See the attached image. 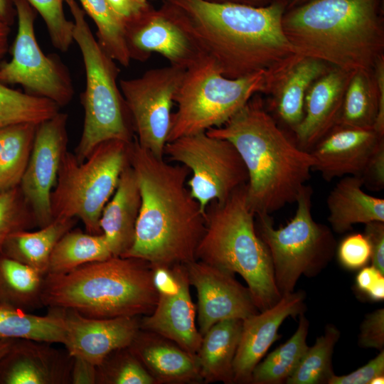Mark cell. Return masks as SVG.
<instances>
[{
	"instance_id": "cell-9",
	"label": "cell",
	"mask_w": 384,
	"mask_h": 384,
	"mask_svg": "<svg viewBox=\"0 0 384 384\" xmlns=\"http://www.w3.org/2000/svg\"><path fill=\"white\" fill-rule=\"evenodd\" d=\"M131 142L105 141L83 162L66 150L50 195L53 220L78 218L87 233L101 234L100 216L129 163Z\"/></svg>"
},
{
	"instance_id": "cell-8",
	"label": "cell",
	"mask_w": 384,
	"mask_h": 384,
	"mask_svg": "<svg viewBox=\"0 0 384 384\" xmlns=\"http://www.w3.org/2000/svg\"><path fill=\"white\" fill-rule=\"evenodd\" d=\"M277 82L265 73L240 78L225 77L215 63L203 55L185 70L174 95L168 142L206 132L224 124L256 94H272Z\"/></svg>"
},
{
	"instance_id": "cell-15",
	"label": "cell",
	"mask_w": 384,
	"mask_h": 384,
	"mask_svg": "<svg viewBox=\"0 0 384 384\" xmlns=\"http://www.w3.org/2000/svg\"><path fill=\"white\" fill-rule=\"evenodd\" d=\"M68 116L57 113L38 125L31 154L20 186L23 197L40 228L53 221L50 195L66 151Z\"/></svg>"
},
{
	"instance_id": "cell-41",
	"label": "cell",
	"mask_w": 384,
	"mask_h": 384,
	"mask_svg": "<svg viewBox=\"0 0 384 384\" xmlns=\"http://www.w3.org/2000/svg\"><path fill=\"white\" fill-rule=\"evenodd\" d=\"M341 264L350 270L364 267L370 260L371 249L364 234L355 233L346 237L337 250Z\"/></svg>"
},
{
	"instance_id": "cell-27",
	"label": "cell",
	"mask_w": 384,
	"mask_h": 384,
	"mask_svg": "<svg viewBox=\"0 0 384 384\" xmlns=\"http://www.w3.org/2000/svg\"><path fill=\"white\" fill-rule=\"evenodd\" d=\"M330 67L323 61L302 57L286 73L272 93L277 115L293 131L303 119L308 90Z\"/></svg>"
},
{
	"instance_id": "cell-46",
	"label": "cell",
	"mask_w": 384,
	"mask_h": 384,
	"mask_svg": "<svg viewBox=\"0 0 384 384\" xmlns=\"http://www.w3.org/2000/svg\"><path fill=\"white\" fill-rule=\"evenodd\" d=\"M365 225L364 235L371 249V265L384 274V222L373 221Z\"/></svg>"
},
{
	"instance_id": "cell-28",
	"label": "cell",
	"mask_w": 384,
	"mask_h": 384,
	"mask_svg": "<svg viewBox=\"0 0 384 384\" xmlns=\"http://www.w3.org/2000/svg\"><path fill=\"white\" fill-rule=\"evenodd\" d=\"M75 218L53 219L35 232L26 230L12 233L2 250L6 256L16 260L46 275L51 252L60 238L71 230Z\"/></svg>"
},
{
	"instance_id": "cell-52",
	"label": "cell",
	"mask_w": 384,
	"mask_h": 384,
	"mask_svg": "<svg viewBox=\"0 0 384 384\" xmlns=\"http://www.w3.org/2000/svg\"><path fill=\"white\" fill-rule=\"evenodd\" d=\"M10 26L0 22V63L8 50Z\"/></svg>"
},
{
	"instance_id": "cell-17",
	"label": "cell",
	"mask_w": 384,
	"mask_h": 384,
	"mask_svg": "<svg viewBox=\"0 0 384 384\" xmlns=\"http://www.w3.org/2000/svg\"><path fill=\"white\" fill-rule=\"evenodd\" d=\"M126 43L131 60L146 61L156 53L171 65L185 70L203 56L163 5L158 9L153 7L137 23L126 28Z\"/></svg>"
},
{
	"instance_id": "cell-44",
	"label": "cell",
	"mask_w": 384,
	"mask_h": 384,
	"mask_svg": "<svg viewBox=\"0 0 384 384\" xmlns=\"http://www.w3.org/2000/svg\"><path fill=\"white\" fill-rule=\"evenodd\" d=\"M363 185L372 191L384 188V141L375 150L360 176Z\"/></svg>"
},
{
	"instance_id": "cell-32",
	"label": "cell",
	"mask_w": 384,
	"mask_h": 384,
	"mask_svg": "<svg viewBox=\"0 0 384 384\" xmlns=\"http://www.w3.org/2000/svg\"><path fill=\"white\" fill-rule=\"evenodd\" d=\"M105 236L70 230L55 244L47 273L61 274L82 265L112 257Z\"/></svg>"
},
{
	"instance_id": "cell-48",
	"label": "cell",
	"mask_w": 384,
	"mask_h": 384,
	"mask_svg": "<svg viewBox=\"0 0 384 384\" xmlns=\"http://www.w3.org/2000/svg\"><path fill=\"white\" fill-rule=\"evenodd\" d=\"M374 76L378 93V111L373 129L384 135V57L377 63Z\"/></svg>"
},
{
	"instance_id": "cell-24",
	"label": "cell",
	"mask_w": 384,
	"mask_h": 384,
	"mask_svg": "<svg viewBox=\"0 0 384 384\" xmlns=\"http://www.w3.org/2000/svg\"><path fill=\"white\" fill-rule=\"evenodd\" d=\"M141 205L135 173L129 163L124 168L114 195L104 207L100 227L112 256L122 257L132 247Z\"/></svg>"
},
{
	"instance_id": "cell-23",
	"label": "cell",
	"mask_w": 384,
	"mask_h": 384,
	"mask_svg": "<svg viewBox=\"0 0 384 384\" xmlns=\"http://www.w3.org/2000/svg\"><path fill=\"white\" fill-rule=\"evenodd\" d=\"M140 329L129 348L156 383H191L202 380L196 356L163 339L161 336Z\"/></svg>"
},
{
	"instance_id": "cell-5",
	"label": "cell",
	"mask_w": 384,
	"mask_h": 384,
	"mask_svg": "<svg viewBox=\"0 0 384 384\" xmlns=\"http://www.w3.org/2000/svg\"><path fill=\"white\" fill-rule=\"evenodd\" d=\"M159 293L154 267L134 257L112 256L82 265L65 273H47L42 302L70 309L90 318L149 315Z\"/></svg>"
},
{
	"instance_id": "cell-51",
	"label": "cell",
	"mask_w": 384,
	"mask_h": 384,
	"mask_svg": "<svg viewBox=\"0 0 384 384\" xmlns=\"http://www.w3.org/2000/svg\"><path fill=\"white\" fill-rule=\"evenodd\" d=\"M12 0H0V22L11 25L14 19Z\"/></svg>"
},
{
	"instance_id": "cell-19",
	"label": "cell",
	"mask_w": 384,
	"mask_h": 384,
	"mask_svg": "<svg viewBox=\"0 0 384 384\" xmlns=\"http://www.w3.org/2000/svg\"><path fill=\"white\" fill-rule=\"evenodd\" d=\"M305 294L293 292L282 296L272 307L242 320L240 341L233 361L236 383H250L252 371L271 345L280 338L278 330L288 317L304 313Z\"/></svg>"
},
{
	"instance_id": "cell-6",
	"label": "cell",
	"mask_w": 384,
	"mask_h": 384,
	"mask_svg": "<svg viewBox=\"0 0 384 384\" xmlns=\"http://www.w3.org/2000/svg\"><path fill=\"white\" fill-rule=\"evenodd\" d=\"M206 213L196 260L240 274L259 311L274 306L282 295L275 284L270 253L256 230L246 184L224 202H211Z\"/></svg>"
},
{
	"instance_id": "cell-30",
	"label": "cell",
	"mask_w": 384,
	"mask_h": 384,
	"mask_svg": "<svg viewBox=\"0 0 384 384\" xmlns=\"http://www.w3.org/2000/svg\"><path fill=\"white\" fill-rule=\"evenodd\" d=\"M45 275L16 260L0 255V304L28 311L43 306Z\"/></svg>"
},
{
	"instance_id": "cell-25",
	"label": "cell",
	"mask_w": 384,
	"mask_h": 384,
	"mask_svg": "<svg viewBox=\"0 0 384 384\" xmlns=\"http://www.w3.org/2000/svg\"><path fill=\"white\" fill-rule=\"evenodd\" d=\"M360 176L341 177L330 191L326 204L328 220L336 233H343L357 223L384 222V199L363 190Z\"/></svg>"
},
{
	"instance_id": "cell-11",
	"label": "cell",
	"mask_w": 384,
	"mask_h": 384,
	"mask_svg": "<svg viewBox=\"0 0 384 384\" xmlns=\"http://www.w3.org/2000/svg\"><path fill=\"white\" fill-rule=\"evenodd\" d=\"M165 154L189 170L187 187L205 215L211 202H224L248 181L245 164L233 144L206 132L167 142Z\"/></svg>"
},
{
	"instance_id": "cell-13",
	"label": "cell",
	"mask_w": 384,
	"mask_h": 384,
	"mask_svg": "<svg viewBox=\"0 0 384 384\" xmlns=\"http://www.w3.org/2000/svg\"><path fill=\"white\" fill-rule=\"evenodd\" d=\"M185 69L169 65L146 71L119 85L139 144L164 158L169 134L174 95Z\"/></svg>"
},
{
	"instance_id": "cell-14",
	"label": "cell",
	"mask_w": 384,
	"mask_h": 384,
	"mask_svg": "<svg viewBox=\"0 0 384 384\" xmlns=\"http://www.w3.org/2000/svg\"><path fill=\"white\" fill-rule=\"evenodd\" d=\"M159 293L154 311L140 320V328L161 336L196 356L203 336L195 324L186 265L154 267Z\"/></svg>"
},
{
	"instance_id": "cell-4",
	"label": "cell",
	"mask_w": 384,
	"mask_h": 384,
	"mask_svg": "<svg viewBox=\"0 0 384 384\" xmlns=\"http://www.w3.org/2000/svg\"><path fill=\"white\" fill-rule=\"evenodd\" d=\"M382 0H310L286 9L282 28L302 57L373 73L384 57Z\"/></svg>"
},
{
	"instance_id": "cell-36",
	"label": "cell",
	"mask_w": 384,
	"mask_h": 384,
	"mask_svg": "<svg viewBox=\"0 0 384 384\" xmlns=\"http://www.w3.org/2000/svg\"><path fill=\"white\" fill-rule=\"evenodd\" d=\"M54 102L9 88L0 82V128L23 122L40 124L59 112Z\"/></svg>"
},
{
	"instance_id": "cell-26",
	"label": "cell",
	"mask_w": 384,
	"mask_h": 384,
	"mask_svg": "<svg viewBox=\"0 0 384 384\" xmlns=\"http://www.w3.org/2000/svg\"><path fill=\"white\" fill-rule=\"evenodd\" d=\"M242 326V319H226L213 325L203 336L196 354L203 381L234 383L233 361Z\"/></svg>"
},
{
	"instance_id": "cell-55",
	"label": "cell",
	"mask_w": 384,
	"mask_h": 384,
	"mask_svg": "<svg viewBox=\"0 0 384 384\" xmlns=\"http://www.w3.org/2000/svg\"><path fill=\"white\" fill-rule=\"evenodd\" d=\"M384 383V375H378L375 377L370 383V384H383Z\"/></svg>"
},
{
	"instance_id": "cell-45",
	"label": "cell",
	"mask_w": 384,
	"mask_h": 384,
	"mask_svg": "<svg viewBox=\"0 0 384 384\" xmlns=\"http://www.w3.org/2000/svg\"><path fill=\"white\" fill-rule=\"evenodd\" d=\"M125 28L137 23L153 6L148 0H107Z\"/></svg>"
},
{
	"instance_id": "cell-7",
	"label": "cell",
	"mask_w": 384,
	"mask_h": 384,
	"mask_svg": "<svg viewBox=\"0 0 384 384\" xmlns=\"http://www.w3.org/2000/svg\"><path fill=\"white\" fill-rule=\"evenodd\" d=\"M73 18V41L81 52L86 86L81 94L83 130L75 156L83 162L100 143L109 139L132 142V125L117 80L119 69L94 37L85 13L76 0H65Z\"/></svg>"
},
{
	"instance_id": "cell-47",
	"label": "cell",
	"mask_w": 384,
	"mask_h": 384,
	"mask_svg": "<svg viewBox=\"0 0 384 384\" xmlns=\"http://www.w3.org/2000/svg\"><path fill=\"white\" fill-rule=\"evenodd\" d=\"M97 376L96 366L82 358L73 357L70 383L95 384L97 383Z\"/></svg>"
},
{
	"instance_id": "cell-1",
	"label": "cell",
	"mask_w": 384,
	"mask_h": 384,
	"mask_svg": "<svg viewBox=\"0 0 384 384\" xmlns=\"http://www.w3.org/2000/svg\"><path fill=\"white\" fill-rule=\"evenodd\" d=\"M162 5L226 78L265 73L278 85L302 58L283 31L285 4L163 0Z\"/></svg>"
},
{
	"instance_id": "cell-39",
	"label": "cell",
	"mask_w": 384,
	"mask_h": 384,
	"mask_svg": "<svg viewBox=\"0 0 384 384\" xmlns=\"http://www.w3.org/2000/svg\"><path fill=\"white\" fill-rule=\"evenodd\" d=\"M17 187L0 192V255L7 238L14 233L26 230L35 223L31 210ZM29 207V206H28Z\"/></svg>"
},
{
	"instance_id": "cell-40",
	"label": "cell",
	"mask_w": 384,
	"mask_h": 384,
	"mask_svg": "<svg viewBox=\"0 0 384 384\" xmlns=\"http://www.w3.org/2000/svg\"><path fill=\"white\" fill-rule=\"evenodd\" d=\"M43 18L53 45L65 52L73 43L74 23L65 17V0H26Z\"/></svg>"
},
{
	"instance_id": "cell-2",
	"label": "cell",
	"mask_w": 384,
	"mask_h": 384,
	"mask_svg": "<svg viewBox=\"0 0 384 384\" xmlns=\"http://www.w3.org/2000/svg\"><path fill=\"white\" fill-rule=\"evenodd\" d=\"M129 161L137 176L141 205L132 247L122 256L143 260L153 267H171L196 260L206 215L187 187L189 170L166 162L132 141Z\"/></svg>"
},
{
	"instance_id": "cell-35",
	"label": "cell",
	"mask_w": 384,
	"mask_h": 384,
	"mask_svg": "<svg viewBox=\"0 0 384 384\" xmlns=\"http://www.w3.org/2000/svg\"><path fill=\"white\" fill-rule=\"evenodd\" d=\"M85 13L97 26V40L103 50L120 65L130 64L127 43L126 28L107 0H79Z\"/></svg>"
},
{
	"instance_id": "cell-16",
	"label": "cell",
	"mask_w": 384,
	"mask_h": 384,
	"mask_svg": "<svg viewBox=\"0 0 384 384\" xmlns=\"http://www.w3.org/2000/svg\"><path fill=\"white\" fill-rule=\"evenodd\" d=\"M190 284L197 292L199 332L203 336L215 324L258 313L251 293L234 274L204 262L186 265Z\"/></svg>"
},
{
	"instance_id": "cell-54",
	"label": "cell",
	"mask_w": 384,
	"mask_h": 384,
	"mask_svg": "<svg viewBox=\"0 0 384 384\" xmlns=\"http://www.w3.org/2000/svg\"><path fill=\"white\" fill-rule=\"evenodd\" d=\"M309 1L310 0H287L286 9L293 8Z\"/></svg>"
},
{
	"instance_id": "cell-20",
	"label": "cell",
	"mask_w": 384,
	"mask_h": 384,
	"mask_svg": "<svg viewBox=\"0 0 384 384\" xmlns=\"http://www.w3.org/2000/svg\"><path fill=\"white\" fill-rule=\"evenodd\" d=\"M384 135L374 129L336 124L309 151L313 170L326 181L346 176H361Z\"/></svg>"
},
{
	"instance_id": "cell-31",
	"label": "cell",
	"mask_w": 384,
	"mask_h": 384,
	"mask_svg": "<svg viewBox=\"0 0 384 384\" xmlns=\"http://www.w3.org/2000/svg\"><path fill=\"white\" fill-rule=\"evenodd\" d=\"M38 124L23 122L0 128V192L20 184Z\"/></svg>"
},
{
	"instance_id": "cell-49",
	"label": "cell",
	"mask_w": 384,
	"mask_h": 384,
	"mask_svg": "<svg viewBox=\"0 0 384 384\" xmlns=\"http://www.w3.org/2000/svg\"><path fill=\"white\" fill-rule=\"evenodd\" d=\"M382 277L384 274L373 265L363 267L356 278L357 288L366 294Z\"/></svg>"
},
{
	"instance_id": "cell-53",
	"label": "cell",
	"mask_w": 384,
	"mask_h": 384,
	"mask_svg": "<svg viewBox=\"0 0 384 384\" xmlns=\"http://www.w3.org/2000/svg\"><path fill=\"white\" fill-rule=\"evenodd\" d=\"M14 339H0V361L9 351Z\"/></svg>"
},
{
	"instance_id": "cell-3",
	"label": "cell",
	"mask_w": 384,
	"mask_h": 384,
	"mask_svg": "<svg viewBox=\"0 0 384 384\" xmlns=\"http://www.w3.org/2000/svg\"><path fill=\"white\" fill-rule=\"evenodd\" d=\"M229 141L246 167L247 199L255 213L270 215L296 202L315 159L280 129L259 94L224 124L206 132Z\"/></svg>"
},
{
	"instance_id": "cell-42",
	"label": "cell",
	"mask_w": 384,
	"mask_h": 384,
	"mask_svg": "<svg viewBox=\"0 0 384 384\" xmlns=\"http://www.w3.org/2000/svg\"><path fill=\"white\" fill-rule=\"evenodd\" d=\"M358 343L361 347L383 350L384 346V309L368 314L361 326Z\"/></svg>"
},
{
	"instance_id": "cell-38",
	"label": "cell",
	"mask_w": 384,
	"mask_h": 384,
	"mask_svg": "<svg viewBox=\"0 0 384 384\" xmlns=\"http://www.w3.org/2000/svg\"><path fill=\"white\" fill-rule=\"evenodd\" d=\"M97 383L154 384L155 379L128 347L112 351L97 366Z\"/></svg>"
},
{
	"instance_id": "cell-33",
	"label": "cell",
	"mask_w": 384,
	"mask_h": 384,
	"mask_svg": "<svg viewBox=\"0 0 384 384\" xmlns=\"http://www.w3.org/2000/svg\"><path fill=\"white\" fill-rule=\"evenodd\" d=\"M309 325L304 315L299 314V326L295 333L255 366L250 383L279 384L286 382L309 348L306 343Z\"/></svg>"
},
{
	"instance_id": "cell-21",
	"label": "cell",
	"mask_w": 384,
	"mask_h": 384,
	"mask_svg": "<svg viewBox=\"0 0 384 384\" xmlns=\"http://www.w3.org/2000/svg\"><path fill=\"white\" fill-rule=\"evenodd\" d=\"M352 74L331 66L308 90L303 119L294 130L295 142L303 150L309 152L337 124Z\"/></svg>"
},
{
	"instance_id": "cell-34",
	"label": "cell",
	"mask_w": 384,
	"mask_h": 384,
	"mask_svg": "<svg viewBox=\"0 0 384 384\" xmlns=\"http://www.w3.org/2000/svg\"><path fill=\"white\" fill-rule=\"evenodd\" d=\"M374 72H353L348 84L336 124L373 129L378 111Z\"/></svg>"
},
{
	"instance_id": "cell-10",
	"label": "cell",
	"mask_w": 384,
	"mask_h": 384,
	"mask_svg": "<svg viewBox=\"0 0 384 384\" xmlns=\"http://www.w3.org/2000/svg\"><path fill=\"white\" fill-rule=\"evenodd\" d=\"M312 194L311 187L306 184L297 198L294 217L279 228H274L270 215H256L257 233L270 253L282 296L294 292L301 275L317 274L335 254L336 242L331 230L312 217Z\"/></svg>"
},
{
	"instance_id": "cell-12",
	"label": "cell",
	"mask_w": 384,
	"mask_h": 384,
	"mask_svg": "<svg viewBox=\"0 0 384 384\" xmlns=\"http://www.w3.org/2000/svg\"><path fill=\"white\" fill-rule=\"evenodd\" d=\"M18 18L12 58L0 63V82L20 85L26 93L48 99L59 107L68 104L74 90L65 66L41 50L34 32L35 9L26 0H12Z\"/></svg>"
},
{
	"instance_id": "cell-18",
	"label": "cell",
	"mask_w": 384,
	"mask_h": 384,
	"mask_svg": "<svg viewBox=\"0 0 384 384\" xmlns=\"http://www.w3.org/2000/svg\"><path fill=\"white\" fill-rule=\"evenodd\" d=\"M56 309L65 323L66 351L96 366L112 351L129 346L140 329L138 316L90 318L70 309Z\"/></svg>"
},
{
	"instance_id": "cell-29",
	"label": "cell",
	"mask_w": 384,
	"mask_h": 384,
	"mask_svg": "<svg viewBox=\"0 0 384 384\" xmlns=\"http://www.w3.org/2000/svg\"><path fill=\"white\" fill-rule=\"evenodd\" d=\"M0 339H28L63 344L65 323L56 308L48 307L46 315L38 316L0 304Z\"/></svg>"
},
{
	"instance_id": "cell-50",
	"label": "cell",
	"mask_w": 384,
	"mask_h": 384,
	"mask_svg": "<svg viewBox=\"0 0 384 384\" xmlns=\"http://www.w3.org/2000/svg\"><path fill=\"white\" fill-rule=\"evenodd\" d=\"M215 3H233L253 6H265L272 4L282 3L287 5V0H206Z\"/></svg>"
},
{
	"instance_id": "cell-43",
	"label": "cell",
	"mask_w": 384,
	"mask_h": 384,
	"mask_svg": "<svg viewBox=\"0 0 384 384\" xmlns=\"http://www.w3.org/2000/svg\"><path fill=\"white\" fill-rule=\"evenodd\" d=\"M384 375V351L356 370L344 375H333L328 384H370L378 375Z\"/></svg>"
},
{
	"instance_id": "cell-22",
	"label": "cell",
	"mask_w": 384,
	"mask_h": 384,
	"mask_svg": "<svg viewBox=\"0 0 384 384\" xmlns=\"http://www.w3.org/2000/svg\"><path fill=\"white\" fill-rule=\"evenodd\" d=\"M14 341L3 358L6 364L2 375L4 383H70L73 357L67 351H58L48 342L28 339Z\"/></svg>"
},
{
	"instance_id": "cell-37",
	"label": "cell",
	"mask_w": 384,
	"mask_h": 384,
	"mask_svg": "<svg viewBox=\"0 0 384 384\" xmlns=\"http://www.w3.org/2000/svg\"><path fill=\"white\" fill-rule=\"evenodd\" d=\"M340 331L329 324L324 334L316 338L314 345L309 347L293 374L286 380L287 384L328 383L334 374L332 370V354Z\"/></svg>"
}]
</instances>
